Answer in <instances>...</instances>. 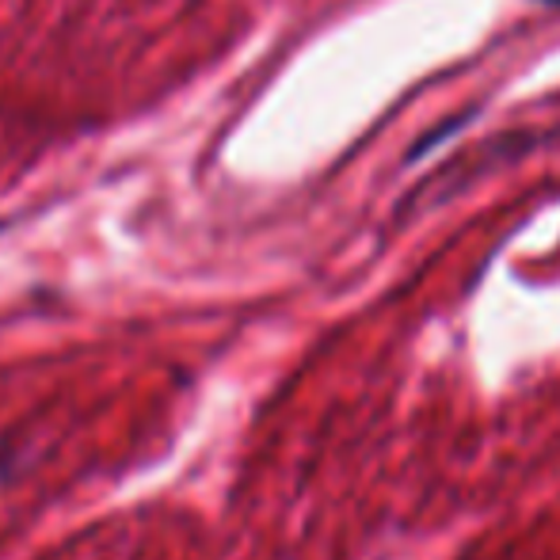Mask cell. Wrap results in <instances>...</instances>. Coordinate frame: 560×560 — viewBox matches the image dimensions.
<instances>
[{
    "mask_svg": "<svg viewBox=\"0 0 560 560\" xmlns=\"http://www.w3.org/2000/svg\"><path fill=\"white\" fill-rule=\"evenodd\" d=\"M546 4H557L560 8V0H546Z\"/></svg>",
    "mask_w": 560,
    "mask_h": 560,
    "instance_id": "obj_1",
    "label": "cell"
}]
</instances>
